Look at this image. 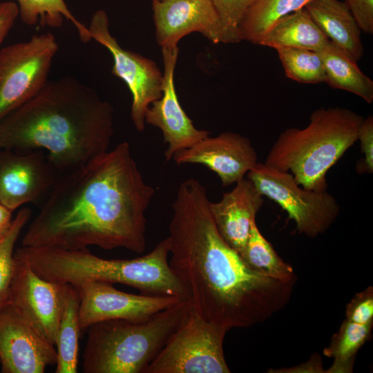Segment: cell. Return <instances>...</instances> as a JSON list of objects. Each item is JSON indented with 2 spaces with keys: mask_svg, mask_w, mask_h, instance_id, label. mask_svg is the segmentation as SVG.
<instances>
[{
  "mask_svg": "<svg viewBox=\"0 0 373 373\" xmlns=\"http://www.w3.org/2000/svg\"><path fill=\"white\" fill-rule=\"evenodd\" d=\"M155 193L129 144L122 142L59 175L21 246L68 250L97 246L142 253L145 213Z\"/></svg>",
  "mask_w": 373,
  "mask_h": 373,
  "instance_id": "obj_1",
  "label": "cell"
},
{
  "mask_svg": "<svg viewBox=\"0 0 373 373\" xmlns=\"http://www.w3.org/2000/svg\"><path fill=\"white\" fill-rule=\"evenodd\" d=\"M209 202L198 180L179 186L169 226L170 267L205 320L228 331L262 323L288 303L296 280L250 267L218 232Z\"/></svg>",
  "mask_w": 373,
  "mask_h": 373,
  "instance_id": "obj_2",
  "label": "cell"
},
{
  "mask_svg": "<svg viewBox=\"0 0 373 373\" xmlns=\"http://www.w3.org/2000/svg\"><path fill=\"white\" fill-rule=\"evenodd\" d=\"M113 112L108 101L73 77L48 81L0 120V150H42L63 173L109 150Z\"/></svg>",
  "mask_w": 373,
  "mask_h": 373,
  "instance_id": "obj_3",
  "label": "cell"
},
{
  "mask_svg": "<svg viewBox=\"0 0 373 373\" xmlns=\"http://www.w3.org/2000/svg\"><path fill=\"white\" fill-rule=\"evenodd\" d=\"M169 254L167 237L149 254L133 259H105L88 248L68 250L25 246L17 248L14 256L27 262L41 278L77 288L86 282L101 281L126 285L146 295L189 298L170 267Z\"/></svg>",
  "mask_w": 373,
  "mask_h": 373,
  "instance_id": "obj_4",
  "label": "cell"
},
{
  "mask_svg": "<svg viewBox=\"0 0 373 373\" xmlns=\"http://www.w3.org/2000/svg\"><path fill=\"white\" fill-rule=\"evenodd\" d=\"M363 119L347 108H319L305 128L281 132L264 163L289 173L306 189L326 191L328 171L358 141Z\"/></svg>",
  "mask_w": 373,
  "mask_h": 373,
  "instance_id": "obj_5",
  "label": "cell"
},
{
  "mask_svg": "<svg viewBox=\"0 0 373 373\" xmlns=\"http://www.w3.org/2000/svg\"><path fill=\"white\" fill-rule=\"evenodd\" d=\"M183 299L145 319L92 324L83 354L84 373H146L189 309Z\"/></svg>",
  "mask_w": 373,
  "mask_h": 373,
  "instance_id": "obj_6",
  "label": "cell"
},
{
  "mask_svg": "<svg viewBox=\"0 0 373 373\" xmlns=\"http://www.w3.org/2000/svg\"><path fill=\"white\" fill-rule=\"evenodd\" d=\"M228 329L193 309L171 336L146 373H229L223 343Z\"/></svg>",
  "mask_w": 373,
  "mask_h": 373,
  "instance_id": "obj_7",
  "label": "cell"
},
{
  "mask_svg": "<svg viewBox=\"0 0 373 373\" xmlns=\"http://www.w3.org/2000/svg\"><path fill=\"white\" fill-rule=\"evenodd\" d=\"M258 192L277 203L292 220L298 233L316 238L326 232L336 220L340 205L327 190L306 189L291 174L257 162L247 173Z\"/></svg>",
  "mask_w": 373,
  "mask_h": 373,
  "instance_id": "obj_8",
  "label": "cell"
},
{
  "mask_svg": "<svg viewBox=\"0 0 373 373\" xmlns=\"http://www.w3.org/2000/svg\"><path fill=\"white\" fill-rule=\"evenodd\" d=\"M58 50L50 32L0 48V120L43 88Z\"/></svg>",
  "mask_w": 373,
  "mask_h": 373,
  "instance_id": "obj_9",
  "label": "cell"
},
{
  "mask_svg": "<svg viewBox=\"0 0 373 373\" xmlns=\"http://www.w3.org/2000/svg\"><path fill=\"white\" fill-rule=\"evenodd\" d=\"M88 28L92 39L104 46L112 55L111 73L128 86L132 95V122L137 131H144L146 109L162 95L163 73L154 61L119 45L111 33L105 10H99L93 15Z\"/></svg>",
  "mask_w": 373,
  "mask_h": 373,
  "instance_id": "obj_10",
  "label": "cell"
},
{
  "mask_svg": "<svg viewBox=\"0 0 373 373\" xmlns=\"http://www.w3.org/2000/svg\"><path fill=\"white\" fill-rule=\"evenodd\" d=\"M14 258L8 303L43 338L55 346L66 284L46 280L27 262Z\"/></svg>",
  "mask_w": 373,
  "mask_h": 373,
  "instance_id": "obj_11",
  "label": "cell"
},
{
  "mask_svg": "<svg viewBox=\"0 0 373 373\" xmlns=\"http://www.w3.org/2000/svg\"><path fill=\"white\" fill-rule=\"evenodd\" d=\"M79 323L81 334L93 323L110 319H145L183 299L178 296L133 294L122 291L113 284L86 282L79 287ZM189 299V298H188Z\"/></svg>",
  "mask_w": 373,
  "mask_h": 373,
  "instance_id": "obj_12",
  "label": "cell"
},
{
  "mask_svg": "<svg viewBox=\"0 0 373 373\" xmlns=\"http://www.w3.org/2000/svg\"><path fill=\"white\" fill-rule=\"evenodd\" d=\"M42 150H0V203L10 211L47 196L59 172Z\"/></svg>",
  "mask_w": 373,
  "mask_h": 373,
  "instance_id": "obj_13",
  "label": "cell"
},
{
  "mask_svg": "<svg viewBox=\"0 0 373 373\" xmlns=\"http://www.w3.org/2000/svg\"><path fill=\"white\" fill-rule=\"evenodd\" d=\"M155 37L161 48H175L191 32L214 44L231 40L211 0H152Z\"/></svg>",
  "mask_w": 373,
  "mask_h": 373,
  "instance_id": "obj_14",
  "label": "cell"
},
{
  "mask_svg": "<svg viewBox=\"0 0 373 373\" xmlns=\"http://www.w3.org/2000/svg\"><path fill=\"white\" fill-rule=\"evenodd\" d=\"M55 346L43 338L8 303L0 309V363L2 373H44L56 365Z\"/></svg>",
  "mask_w": 373,
  "mask_h": 373,
  "instance_id": "obj_15",
  "label": "cell"
},
{
  "mask_svg": "<svg viewBox=\"0 0 373 373\" xmlns=\"http://www.w3.org/2000/svg\"><path fill=\"white\" fill-rule=\"evenodd\" d=\"M161 48L164 65L162 95L149 105L144 122L161 130L164 142L168 144L165 160L169 161L175 153L192 146L211 133L195 128L178 100L174 85L178 47Z\"/></svg>",
  "mask_w": 373,
  "mask_h": 373,
  "instance_id": "obj_16",
  "label": "cell"
},
{
  "mask_svg": "<svg viewBox=\"0 0 373 373\" xmlns=\"http://www.w3.org/2000/svg\"><path fill=\"white\" fill-rule=\"evenodd\" d=\"M172 159L178 165L198 164L207 166L218 175L224 187L243 179L258 162L251 140L231 131L208 136L175 153Z\"/></svg>",
  "mask_w": 373,
  "mask_h": 373,
  "instance_id": "obj_17",
  "label": "cell"
},
{
  "mask_svg": "<svg viewBox=\"0 0 373 373\" xmlns=\"http://www.w3.org/2000/svg\"><path fill=\"white\" fill-rule=\"evenodd\" d=\"M264 202L254 183L243 178L229 192L224 193L209 209L217 229L225 242L240 256L243 253L251 223Z\"/></svg>",
  "mask_w": 373,
  "mask_h": 373,
  "instance_id": "obj_18",
  "label": "cell"
},
{
  "mask_svg": "<svg viewBox=\"0 0 373 373\" xmlns=\"http://www.w3.org/2000/svg\"><path fill=\"white\" fill-rule=\"evenodd\" d=\"M305 8L330 42L355 61L362 58L361 30L345 1L311 0Z\"/></svg>",
  "mask_w": 373,
  "mask_h": 373,
  "instance_id": "obj_19",
  "label": "cell"
},
{
  "mask_svg": "<svg viewBox=\"0 0 373 373\" xmlns=\"http://www.w3.org/2000/svg\"><path fill=\"white\" fill-rule=\"evenodd\" d=\"M329 42L304 8L276 21L258 45L275 50L289 48L320 52Z\"/></svg>",
  "mask_w": 373,
  "mask_h": 373,
  "instance_id": "obj_20",
  "label": "cell"
},
{
  "mask_svg": "<svg viewBox=\"0 0 373 373\" xmlns=\"http://www.w3.org/2000/svg\"><path fill=\"white\" fill-rule=\"evenodd\" d=\"M318 52L324 65L325 82L329 86L354 94L368 104L373 102V82L361 70L356 61L330 41Z\"/></svg>",
  "mask_w": 373,
  "mask_h": 373,
  "instance_id": "obj_21",
  "label": "cell"
},
{
  "mask_svg": "<svg viewBox=\"0 0 373 373\" xmlns=\"http://www.w3.org/2000/svg\"><path fill=\"white\" fill-rule=\"evenodd\" d=\"M80 294L79 289L66 284L63 310L60 318L56 350V373H76L78 365Z\"/></svg>",
  "mask_w": 373,
  "mask_h": 373,
  "instance_id": "obj_22",
  "label": "cell"
},
{
  "mask_svg": "<svg viewBox=\"0 0 373 373\" xmlns=\"http://www.w3.org/2000/svg\"><path fill=\"white\" fill-rule=\"evenodd\" d=\"M311 0H255L239 28L240 41L258 45L270 28L283 17L304 8Z\"/></svg>",
  "mask_w": 373,
  "mask_h": 373,
  "instance_id": "obj_23",
  "label": "cell"
},
{
  "mask_svg": "<svg viewBox=\"0 0 373 373\" xmlns=\"http://www.w3.org/2000/svg\"><path fill=\"white\" fill-rule=\"evenodd\" d=\"M19 16L23 23L34 26L59 28L64 19L70 21L75 28L81 41L88 43L91 35L88 27L78 21L68 9L64 0H16Z\"/></svg>",
  "mask_w": 373,
  "mask_h": 373,
  "instance_id": "obj_24",
  "label": "cell"
},
{
  "mask_svg": "<svg viewBox=\"0 0 373 373\" xmlns=\"http://www.w3.org/2000/svg\"><path fill=\"white\" fill-rule=\"evenodd\" d=\"M373 323L358 324L345 320L323 354L334 362L327 372H352L355 356L369 338Z\"/></svg>",
  "mask_w": 373,
  "mask_h": 373,
  "instance_id": "obj_25",
  "label": "cell"
},
{
  "mask_svg": "<svg viewBox=\"0 0 373 373\" xmlns=\"http://www.w3.org/2000/svg\"><path fill=\"white\" fill-rule=\"evenodd\" d=\"M252 269L281 281L296 279L293 267L281 259L259 231L256 220L251 223L249 236L241 255Z\"/></svg>",
  "mask_w": 373,
  "mask_h": 373,
  "instance_id": "obj_26",
  "label": "cell"
},
{
  "mask_svg": "<svg viewBox=\"0 0 373 373\" xmlns=\"http://www.w3.org/2000/svg\"><path fill=\"white\" fill-rule=\"evenodd\" d=\"M287 77L301 84L325 82L323 59L318 52L302 48H278Z\"/></svg>",
  "mask_w": 373,
  "mask_h": 373,
  "instance_id": "obj_27",
  "label": "cell"
},
{
  "mask_svg": "<svg viewBox=\"0 0 373 373\" xmlns=\"http://www.w3.org/2000/svg\"><path fill=\"white\" fill-rule=\"evenodd\" d=\"M32 211L20 209L12 220L10 228L0 240V309L9 300L15 266V246L24 227L30 220Z\"/></svg>",
  "mask_w": 373,
  "mask_h": 373,
  "instance_id": "obj_28",
  "label": "cell"
},
{
  "mask_svg": "<svg viewBox=\"0 0 373 373\" xmlns=\"http://www.w3.org/2000/svg\"><path fill=\"white\" fill-rule=\"evenodd\" d=\"M231 40L240 41L239 28L255 0H211Z\"/></svg>",
  "mask_w": 373,
  "mask_h": 373,
  "instance_id": "obj_29",
  "label": "cell"
},
{
  "mask_svg": "<svg viewBox=\"0 0 373 373\" xmlns=\"http://www.w3.org/2000/svg\"><path fill=\"white\" fill-rule=\"evenodd\" d=\"M346 320L358 323H373V288L356 294L347 305Z\"/></svg>",
  "mask_w": 373,
  "mask_h": 373,
  "instance_id": "obj_30",
  "label": "cell"
},
{
  "mask_svg": "<svg viewBox=\"0 0 373 373\" xmlns=\"http://www.w3.org/2000/svg\"><path fill=\"white\" fill-rule=\"evenodd\" d=\"M358 140L363 155L362 160L357 164L358 173H372L373 171V117L368 115L364 118L360 127Z\"/></svg>",
  "mask_w": 373,
  "mask_h": 373,
  "instance_id": "obj_31",
  "label": "cell"
},
{
  "mask_svg": "<svg viewBox=\"0 0 373 373\" xmlns=\"http://www.w3.org/2000/svg\"><path fill=\"white\" fill-rule=\"evenodd\" d=\"M361 31L373 34V0H345Z\"/></svg>",
  "mask_w": 373,
  "mask_h": 373,
  "instance_id": "obj_32",
  "label": "cell"
},
{
  "mask_svg": "<svg viewBox=\"0 0 373 373\" xmlns=\"http://www.w3.org/2000/svg\"><path fill=\"white\" fill-rule=\"evenodd\" d=\"M19 17V8L12 1L0 2V46Z\"/></svg>",
  "mask_w": 373,
  "mask_h": 373,
  "instance_id": "obj_33",
  "label": "cell"
},
{
  "mask_svg": "<svg viewBox=\"0 0 373 373\" xmlns=\"http://www.w3.org/2000/svg\"><path fill=\"white\" fill-rule=\"evenodd\" d=\"M12 220V212L0 203V240L10 228Z\"/></svg>",
  "mask_w": 373,
  "mask_h": 373,
  "instance_id": "obj_34",
  "label": "cell"
}]
</instances>
